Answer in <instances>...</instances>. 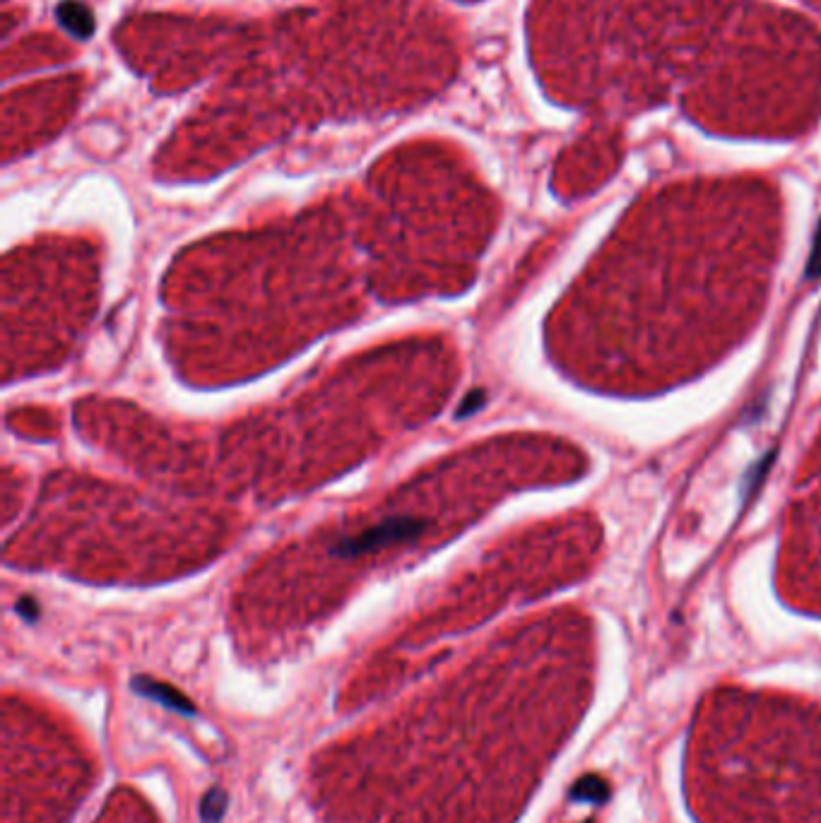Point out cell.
Listing matches in <instances>:
<instances>
[{
	"label": "cell",
	"instance_id": "cell-7",
	"mask_svg": "<svg viewBox=\"0 0 821 823\" xmlns=\"http://www.w3.org/2000/svg\"><path fill=\"white\" fill-rule=\"evenodd\" d=\"M73 8V15H66L61 10V17H66V25L73 29V32H78L80 37H85V34L92 32V20H90V13H87L85 8H80V5H70Z\"/></svg>",
	"mask_w": 821,
	"mask_h": 823
},
{
	"label": "cell",
	"instance_id": "cell-6",
	"mask_svg": "<svg viewBox=\"0 0 821 823\" xmlns=\"http://www.w3.org/2000/svg\"><path fill=\"white\" fill-rule=\"evenodd\" d=\"M229 797L222 787H210L205 797L200 799V821L203 823H220L222 816L227 814Z\"/></svg>",
	"mask_w": 821,
	"mask_h": 823
},
{
	"label": "cell",
	"instance_id": "cell-3",
	"mask_svg": "<svg viewBox=\"0 0 821 823\" xmlns=\"http://www.w3.org/2000/svg\"><path fill=\"white\" fill-rule=\"evenodd\" d=\"M424 530L422 518H410V515H395V518H386L381 523L371 525L359 532V535L342 537L333 544L330 554L340 556V559H357V556L376 554L381 549L393 547V544H405L417 540Z\"/></svg>",
	"mask_w": 821,
	"mask_h": 823
},
{
	"label": "cell",
	"instance_id": "cell-2",
	"mask_svg": "<svg viewBox=\"0 0 821 823\" xmlns=\"http://www.w3.org/2000/svg\"><path fill=\"white\" fill-rule=\"evenodd\" d=\"M778 580L785 597L797 607L821 612V434L797 472Z\"/></svg>",
	"mask_w": 821,
	"mask_h": 823
},
{
	"label": "cell",
	"instance_id": "cell-8",
	"mask_svg": "<svg viewBox=\"0 0 821 823\" xmlns=\"http://www.w3.org/2000/svg\"><path fill=\"white\" fill-rule=\"evenodd\" d=\"M17 612H22V614H25L27 619H34V617H37V614H39V609L34 607V602H32V600H22L20 605H17Z\"/></svg>",
	"mask_w": 821,
	"mask_h": 823
},
{
	"label": "cell",
	"instance_id": "cell-5",
	"mask_svg": "<svg viewBox=\"0 0 821 823\" xmlns=\"http://www.w3.org/2000/svg\"><path fill=\"white\" fill-rule=\"evenodd\" d=\"M610 797V787L598 775H586L571 787V799L574 802H588V804H602Z\"/></svg>",
	"mask_w": 821,
	"mask_h": 823
},
{
	"label": "cell",
	"instance_id": "cell-9",
	"mask_svg": "<svg viewBox=\"0 0 821 823\" xmlns=\"http://www.w3.org/2000/svg\"><path fill=\"white\" fill-rule=\"evenodd\" d=\"M586 823H593V821H586Z\"/></svg>",
	"mask_w": 821,
	"mask_h": 823
},
{
	"label": "cell",
	"instance_id": "cell-1",
	"mask_svg": "<svg viewBox=\"0 0 821 823\" xmlns=\"http://www.w3.org/2000/svg\"><path fill=\"white\" fill-rule=\"evenodd\" d=\"M781 217L759 188L663 195L602 246L561 313L571 373L612 395L699 376L764 313Z\"/></svg>",
	"mask_w": 821,
	"mask_h": 823
},
{
	"label": "cell",
	"instance_id": "cell-4",
	"mask_svg": "<svg viewBox=\"0 0 821 823\" xmlns=\"http://www.w3.org/2000/svg\"><path fill=\"white\" fill-rule=\"evenodd\" d=\"M133 689H135V694H138V696L150 698V701H155V703H159V706L174 710V713L196 715V706H193V703L188 701V698L183 696L179 689H174V686L162 684V682H157V679H150V677H135L133 679Z\"/></svg>",
	"mask_w": 821,
	"mask_h": 823
}]
</instances>
